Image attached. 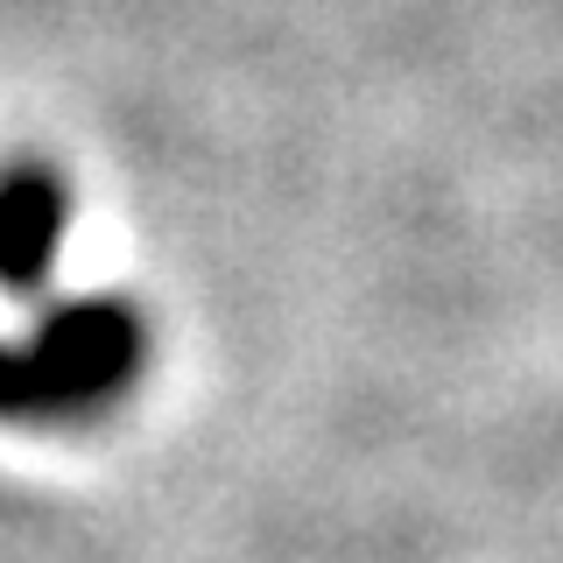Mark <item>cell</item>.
Wrapping results in <instances>:
<instances>
[{
    "label": "cell",
    "instance_id": "obj_1",
    "mask_svg": "<svg viewBox=\"0 0 563 563\" xmlns=\"http://www.w3.org/2000/svg\"><path fill=\"white\" fill-rule=\"evenodd\" d=\"M148 331L128 303H70L35 345H0V422H70L128 395Z\"/></svg>",
    "mask_w": 563,
    "mask_h": 563
},
{
    "label": "cell",
    "instance_id": "obj_2",
    "mask_svg": "<svg viewBox=\"0 0 563 563\" xmlns=\"http://www.w3.org/2000/svg\"><path fill=\"white\" fill-rule=\"evenodd\" d=\"M70 233V190L49 163H8L0 169V289L29 296L43 289L49 261Z\"/></svg>",
    "mask_w": 563,
    "mask_h": 563
}]
</instances>
